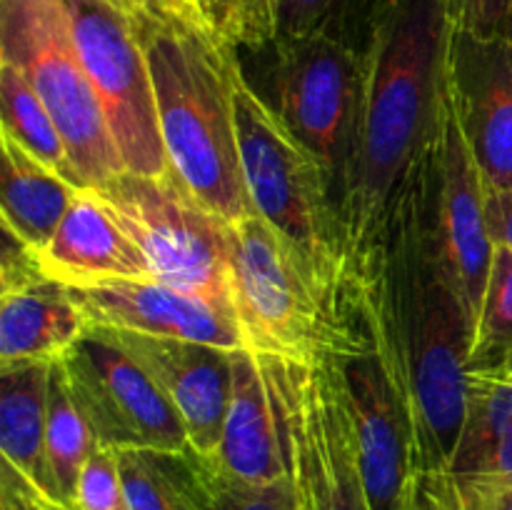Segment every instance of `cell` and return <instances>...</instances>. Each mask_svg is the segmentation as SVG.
I'll return each instance as SVG.
<instances>
[{"label":"cell","instance_id":"obj_1","mask_svg":"<svg viewBox=\"0 0 512 510\" xmlns=\"http://www.w3.org/2000/svg\"><path fill=\"white\" fill-rule=\"evenodd\" d=\"M355 288L360 315L408 410L415 470L448 475L463 428L475 330L435 248L423 163L400 190L378 243L355 265Z\"/></svg>","mask_w":512,"mask_h":510},{"label":"cell","instance_id":"obj_2","mask_svg":"<svg viewBox=\"0 0 512 510\" xmlns=\"http://www.w3.org/2000/svg\"><path fill=\"white\" fill-rule=\"evenodd\" d=\"M450 33L445 0H385L370 35L338 188L353 278L440 130Z\"/></svg>","mask_w":512,"mask_h":510},{"label":"cell","instance_id":"obj_3","mask_svg":"<svg viewBox=\"0 0 512 510\" xmlns=\"http://www.w3.org/2000/svg\"><path fill=\"white\" fill-rule=\"evenodd\" d=\"M153 75L170 168L193 198L225 223L255 213L240 160L233 75L238 50L203 23H138Z\"/></svg>","mask_w":512,"mask_h":510},{"label":"cell","instance_id":"obj_4","mask_svg":"<svg viewBox=\"0 0 512 510\" xmlns=\"http://www.w3.org/2000/svg\"><path fill=\"white\" fill-rule=\"evenodd\" d=\"M230 295L245 348L318 363L375 348L358 290L338 288L258 213L230 223Z\"/></svg>","mask_w":512,"mask_h":510},{"label":"cell","instance_id":"obj_5","mask_svg":"<svg viewBox=\"0 0 512 510\" xmlns=\"http://www.w3.org/2000/svg\"><path fill=\"white\" fill-rule=\"evenodd\" d=\"M233 98L240 160L255 213L293 240L325 280L355 293L338 193L323 160L253 88L240 63Z\"/></svg>","mask_w":512,"mask_h":510},{"label":"cell","instance_id":"obj_6","mask_svg":"<svg viewBox=\"0 0 512 510\" xmlns=\"http://www.w3.org/2000/svg\"><path fill=\"white\" fill-rule=\"evenodd\" d=\"M0 60L15 65L50 110L83 188L125 173L65 0H0Z\"/></svg>","mask_w":512,"mask_h":510},{"label":"cell","instance_id":"obj_7","mask_svg":"<svg viewBox=\"0 0 512 510\" xmlns=\"http://www.w3.org/2000/svg\"><path fill=\"white\" fill-rule=\"evenodd\" d=\"M258 358L303 510H373L350 425L343 358Z\"/></svg>","mask_w":512,"mask_h":510},{"label":"cell","instance_id":"obj_8","mask_svg":"<svg viewBox=\"0 0 512 510\" xmlns=\"http://www.w3.org/2000/svg\"><path fill=\"white\" fill-rule=\"evenodd\" d=\"M95 190L130 230L155 280L188 290L235 315L230 295V223L193 198L178 175L125 170Z\"/></svg>","mask_w":512,"mask_h":510},{"label":"cell","instance_id":"obj_9","mask_svg":"<svg viewBox=\"0 0 512 510\" xmlns=\"http://www.w3.org/2000/svg\"><path fill=\"white\" fill-rule=\"evenodd\" d=\"M75 43L128 173L175 175L140 25L108 0H65Z\"/></svg>","mask_w":512,"mask_h":510},{"label":"cell","instance_id":"obj_10","mask_svg":"<svg viewBox=\"0 0 512 510\" xmlns=\"http://www.w3.org/2000/svg\"><path fill=\"white\" fill-rule=\"evenodd\" d=\"M60 365L100 445L190 453L178 410L153 375L108 330L88 325Z\"/></svg>","mask_w":512,"mask_h":510},{"label":"cell","instance_id":"obj_11","mask_svg":"<svg viewBox=\"0 0 512 510\" xmlns=\"http://www.w3.org/2000/svg\"><path fill=\"white\" fill-rule=\"evenodd\" d=\"M278 113L323 160L335 193L353 143L363 53L328 35H298L273 43Z\"/></svg>","mask_w":512,"mask_h":510},{"label":"cell","instance_id":"obj_12","mask_svg":"<svg viewBox=\"0 0 512 510\" xmlns=\"http://www.w3.org/2000/svg\"><path fill=\"white\" fill-rule=\"evenodd\" d=\"M448 80V78H445ZM448 88V83H445ZM425 198L440 263L458 290L470 323L478 325L495 245L485 220L483 175L470 155L453 108L445 95L440 130L423 160ZM475 335V333H473Z\"/></svg>","mask_w":512,"mask_h":510},{"label":"cell","instance_id":"obj_13","mask_svg":"<svg viewBox=\"0 0 512 510\" xmlns=\"http://www.w3.org/2000/svg\"><path fill=\"white\" fill-rule=\"evenodd\" d=\"M448 103L485 190L512 188V40L455 30L448 45Z\"/></svg>","mask_w":512,"mask_h":510},{"label":"cell","instance_id":"obj_14","mask_svg":"<svg viewBox=\"0 0 512 510\" xmlns=\"http://www.w3.org/2000/svg\"><path fill=\"white\" fill-rule=\"evenodd\" d=\"M343 380L370 505L373 510H403L418 480L413 430L378 348L343 358Z\"/></svg>","mask_w":512,"mask_h":510},{"label":"cell","instance_id":"obj_15","mask_svg":"<svg viewBox=\"0 0 512 510\" xmlns=\"http://www.w3.org/2000/svg\"><path fill=\"white\" fill-rule=\"evenodd\" d=\"M103 328V325H100ZM150 375L178 410L190 450L213 458L223 438L233 388V350L210 343L105 328Z\"/></svg>","mask_w":512,"mask_h":510},{"label":"cell","instance_id":"obj_16","mask_svg":"<svg viewBox=\"0 0 512 510\" xmlns=\"http://www.w3.org/2000/svg\"><path fill=\"white\" fill-rule=\"evenodd\" d=\"M68 288L88 325L198 340L225 350L245 348L235 315L155 278L105 280Z\"/></svg>","mask_w":512,"mask_h":510},{"label":"cell","instance_id":"obj_17","mask_svg":"<svg viewBox=\"0 0 512 510\" xmlns=\"http://www.w3.org/2000/svg\"><path fill=\"white\" fill-rule=\"evenodd\" d=\"M0 283V370L60 360L88 330L68 285L40 273L10 238Z\"/></svg>","mask_w":512,"mask_h":510},{"label":"cell","instance_id":"obj_18","mask_svg":"<svg viewBox=\"0 0 512 510\" xmlns=\"http://www.w3.org/2000/svg\"><path fill=\"white\" fill-rule=\"evenodd\" d=\"M30 258L40 273L63 285L153 278L140 245L95 188L75 195L50 243Z\"/></svg>","mask_w":512,"mask_h":510},{"label":"cell","instance_id":"obj_19","mask_svg":"<svg viewBox=\"0 0 512 510\" xmlns=\"http://www.w3.org/2000/svg\"><path fill=\"white\" fill-rule=\"evenodd\" d=\"M205 460L248 483H270L290 473L268 378L258 353L250 348L233 350V388L223 438L218 453Z\"/></svg>","mask_w":512,"mask_h":510},{"label":"cell","instance_id":"obj_20","mask_svg":"<svg viewBox=\"0 0 512 510\" xmlns=\"http://www.w3.org/2000/svg\"><path fill=\"white\" fill-rule=\"evenodd\" d=\"M0 140H3L0 218H3L5 235L28 253H38L50 243L75 195L83 188L40 163L8 135L0 133Z\"/></svg>","mask_w":512,"mask_h":510},{"label":"cell","instance_id":"obj_21","mask_svg":"<svg viewBox=\"0 0 512 510\" xmlns=\"http://www.w3.org/2000/svg\"><path fill=\"white\" fill-rule=\"evenodd\" d=\"M53 363H28L0 370V453L3 463L10 465L40 498L58 505L45 450Z\"/></svg>","mask_w":512,"mask_h":510},{"label":"cell","instance_id":"obj_22","mask_svg":"<svg viewBox=\"0 0 512 510\" xmlns=\"http://www.w3.org/2000/svg\"><path fill=\"white\" fill-rule=\"evenodd\" d=\"M512 435V375L505 370H473L465 388V415L450 460V478L463 480L485 455Z\"/></svg>","mask_w":512,"mask_h":510},{"label":"cell","instance_id":"obj_23","mask_svg":"<svg viewBox=\"0 0 512 510\" xmlns=\"http://www.w3.org/2000/svg\"><path fill=\"white\" fill-rule=\"evenodd\" d=\"M98 445V438H95L83 408L70 390L63 365L60 360H55L50 365L45 450H48L50 478H53L55 500L60 508L73 505L80 473Z\"/></svg>","mask_w":512,"mask_h":510},{"label":"cell","instance_id":"obj_24","mask_svg":"<svg viewBox=\"0 0 512 510\" xmlns=\"http://www.w3.org/2000/svg\"><path fill=\"white\" fill-rule=\"evenodd\" d=\"M0 133L13 138L20 148L28 150L50 170L80 185L53 115L25 75L5 60H0Z\"/></svg>","mask_w":512,"mask_h":510},{"label":"cell","instance_id":"obj_25","mask_svg":"<svg viewBox=\"0 0 512 510\" xmlns=\"http://www.w3.org/2000/svg\"><path fill=\"white\" fill-rule=\"evenodd\" d=\"M130 510H203L190 453L118 450Z\"/></svg>","mask_w":512,"mask_h":510},{"label":"cell","instance_id":"obj_26","mask_svg":"<svg viewBox=\"0 0 512 510\" xmlns=\"http://www.w3.org/2000/svg\"><path fill=\"white\" fill-rule=\"evenodd\" d=\"M385 0H283L280 38L328 35L365 53Z\"/></svg>","mask_w":512,"mask_h":510},{"label":"cell","instance_id":"obj_27","mask_svg":"<svg viewBox=\"0 0 512 510\" xmlns=\"http://www.w3.org/2000/svg\"><path fill=\"white\" fill-rule=\"evenodd\" d=\"M190 465L203 510H303L290 473L270 483H248L223 473L193 450Z\"/></svg>","mask_w":512,"mask_h":510},{"label":"cell","instance_id":"obj_28","mask_svg":"<svg viewBox=\"0 0 512 510\" xmlns=\"http://www.w3.org/2000/svg\"><path fill=\"white\" fill-rule=\"evenodd\" d=\"M512 353V253L495 248L483 308L468 355V373L500 368Z\"/></svg>","mask_w":512,"mask_h":510},{"label":"cell","instance_id":"obj_29","mask_svg":"<svg viewBox=\"0 0 512 510\" xmlns=\"http://www.w3.org/2000/svg\"><path fill=\"white\" fill-rule=\"evenodd\" d=\"M208 30L240 48H265L280 38V0H190Z\"/></svg>","mask_w":512,"mask_h":510},{"label":"cell","instance_id":"obj_30","mask_svg":"<svg viewBox=\"0 0 512 510\" xmlns=\"http://www.w3.org/2000/svg\"><path fill=\"white\" fill-rule=\"evenodd\" d=\"M68 510H130L118 450L98 445L78 478Z\"/></svg>","mask_w":512,"mask_h":510},{"label":"cell","instance_id":"obj_31","mask_svg":"<svg viewBox=\"0 0 512 510\" xmlns=\"http://www.w3.org/2000/svg\"><path fill=\"white\" fill-rule=\"evenodd\" d=\"M455 30L512 40V0H445Z\"/></svg>","mask_w":512,"mask_h":510},{"label":"cell","instance_id":"obj_32","mask_svg":"<svg viewBox=\"0 0 512 510\" xmlns=\"http://www.w3.org/2000/svg\"><path fill=\"white\" fill-rule=\"evenodd\" d=\"M453 510H512V480L503 483L453 480Z\"/></svg>","mask_w":512,"mask_h":510},{"label":"cell","instance_id":"obj_33","mask_svg":"<svg viewBox=\"0 0 512 510\" xmlns=\"http://www.w3.org/2000/svg\"><path fill=\"white\" fill-rule=\"evenodd\" d=\"M403 510H453L450 475H418Z\"/></svg>","mask_w":512,"mask_h":510},{"label":"cell","instance_id":"obj_34","mask_svg":"<svg viewBox=\"0 0 512 510\" xmlns=\"http://www.w3.org/2000/svg\"><path fill=\"white\" fill-rule=\"evenodd\" d=\"M485 220L495 248L512 253V188L488 190L485 195Z\"/></svg>","mask_w":512,"mask_h":510},{"label":"cell","instance_id":"obj_35","mask_svg":"<svg viewBox=\"0 0 512 510\" xmlns=\"http://www.w3.org/2000/svg\"><path fill=\"white\" fill-rule=\"evenodd\" d=\"M0 510H48V500L40 498L10 465L3 463V475H0Z\"/></svg>","mask_w":512,"mask_h":510},{"label":"cell","instance_id":"obj_36","mask_svg":"<svg viewBox=\"0 0 512 510\" xmlns=\"http://www.w3.org/2000/svg\"><path fill=\"white\" fill-rule=\"evenodd\" d=\"M115 8L123 10L125 15L135 20V23H148V20H170L183 18L168 0H108ZM185 20V18H183ZM193 23V20H190Z\"/></svg>","mask_w":512,"mask_h":510},{"label":"cell","instance_id":"obj_37","mask_svg":"<svg viewBox=\"0 0 512 510\" xmlns=\"http://www.w3.org/2000/svg\"><path fill=\"white\" fill-rule=\"evenodd\" d=\"M168 3L173 5V8L178 10V13L183 15L185 20H193V23H203V20H200V15L195 13V10L188 5V0H168ZM203 25H205V23H203ZM205 28H208V25H205Z\"/></svg>","mask_w":512,"mask_h":510},{"label":"cell","instance_id":"obj_38","mask_svg":"<svg viewBox=\"0 0 512 510\" xmlns=\"http://www.w3.org/2000/svg\"><path fill=\"white\" fill-rule=\"evenodd\" d=\"M490 370H493V368H490ZM500 370H505V373H510V375H512V353H510V358L505 360L503 365H500Z\"/></svg>","mask_w":512,"mask_h":510},{"label":"cell","instance_id":"obj_39","mask_svg":"<svg viewBox=\"0 0 512 510\" xmlns=\"http://www.w3.org/2000/svg\"><path fill=\"white\" fill-rule=\"evenodd\" d=\"M48 510H68V508H60V505H53V503H48Z\"/></svg>","mask_w":512,"mask_h":510},{"label":"cell","instance_id":"obj_40","mask_svg":"<svg viewBox=\"0 0 512 510\" xmlns=\"http://www.w3.org/2000/svg\"><path fill=\"white\" fill-rule=\"evenodd\" d=\"M188 5H190V8H193V3H190V0H188ZM195 10V8H193Z\"/></svg>","mask_w":512,"mask_h":510},{"label":"cell","instance_id":"obj_41","mask_svg":"<svg viewBox=\"0 0 512 510\" xmlns=\"http://www.w3.org/2000/svg\"><path fill=\"white\" fill-rule=\"evenodd\" d=\"M280 3H283V0H280Z\"/></svg>","mask_w":512,"mask_h":510}]
</instances>
